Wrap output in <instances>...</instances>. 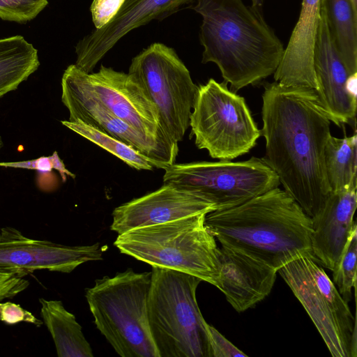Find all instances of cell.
Here are the masks:
<instances>
[{
    "label": "cell",
    "mask_w": 357,
    "mask_h": 357,
    "mask_svg": "<svg viewBox=\"0 0 357 357\" xmlns=\"http://www.w3.org/2000/svg\"><path fill=\"white\" fill-rule=\"evenodd\" d=\"M264 86L263 158L284 190L312 218L331 192L324 162L331 121L314 89L277 82Z\"/></svg>",
    "instance_id": "6da1fadb"
},
{
    "label": "cell",
    "mask_w": 357,
    "mask_h": 357,
    "mask_svg": "<svg viewBox=\"0 0 357 357\" xmlns=\"http://www.w3.org/2000/svg\"><path fill=\"white\" fill-rule=\"evenodd\" d=\"M192 8L202 17V62L215 63L230 91L236 93L275 73L284 48L259 7L242 0H197Z\"/></svg>",
    "instance_id": "7a4b0ae2"
},
{
    "label": "cell",
    "mask_w": 357,
    "mask_h": 357,
    "mask_svg": "<svg viewBox=\"0 0 357 357\" xmlns=\"http://www.w3.org/2000/svg\"><path fill=\"white\" fill-rule=\"evenodd\" d=\"M205 224L220 245L251 254L277 271L300 256L313 258L311 218L279 187L210 212Z\"/></svg>",
    "instance_id": "3957f363"
},
{
    "label": "cell",
    "mask_w": 357,
    "mask_h": 357,
    "mask_svg": "<svg viewBox=\"0 0 357 357\" xmlns=\"http://www.w3.org/2000/svg\"><path fill=\"white\" fill-rule=\"evenodd\" d=\"M206 215L135 228L119 234L114 245L152 267L188 273L218 288V246L205 224Z\"/></svg>",
    "instance_id": "277c9868"
},
{
    "label": "cell",
    "mask_w": 357,
    "mask_h": 357,
    "mask_svg": "<svg viewBox=\"0 0 357 357\" xmlns=\"http://www.w3.org/2000/svg\"><path fill=\"white\" fill-rule=\"evenodd\" d=\"M151 282V272L128 268L86 289L97 328L122 357H160L149 322Z\"/></svg>",
    "instance_id": "5b68a950"
},
{
    "label": "cell",
    "mask_w": 357,
    "mask_h": 357,
    "mask_svg": "<svg viewBox=\"0 0 357 357\" xmlns=\"http://www.w3.org/2000/svg\"><path fill=\"white\" fill-rule=\"evenodd\" d=\"M201 282L188 273L152 267L148 316L160 357H211L207 322L196 298Z\"/></svg>",
    "instance_id": "8992f818"
},
{
    "label": "cell",
    "mask_w": 357,
    "mask_h": 357,
    "mask_svg": "<svg viewBox=\"0 0 357 357\" xmlns=\"http://www.w3.org/2000/svg\"><path fill=\"white\" fill-rule=\"evenodd\" d=\"M211 78L198 86L190 115L195 145L220 160L248 153L261 136L244 98Z\"/></svg>",
    "instance_id": "52a82bcc"
},
{
    "label": "cell",
    "mask_w": 357,
    "mask_h": 357,
    "mask_svg": "<svg viewBox=\"0 0 357 357\" xmlns=\"http://www.w3.org/2000/svg\"><path fill=\"white\" fill-rule=\"evenodd\" d=\"M278 273L301 303L333 357L356 356V319L325 271L302 255Z\"/></svg>",
    "instance_id": "ba28073f"
},
{
    "label": "cell",
    "mask_w": 357,
    "mask_h": 357,
    "mask_svg": "<svg viewBox=\"0 0 357 357\" xmlns=\"http://www.w3.org/2000/svg\"><path fill=\"white\" fill-rule=\"evenodd\" d=\"M128 73L155 105L166 135L176 143L182 141L198 86L174 50L151 44L132 59Z\"/></svg>",
    "instance_id": "9c48e42d"
},
{
    "label": "cell",
    "mask_w": 357,
    "mask_h": 357,
    "mask_svg": "<svg viewBox=\"0 0 357 357\" xmlns=\"http://www.w3.org/2000/svg\"><path fill=\"white\" fill-rule=\"evenodd\" d=\"M164 183L194 191L213 203L215 210L237 206L280 185L264 158L244 161L173 164L165 169Z\"/></svg>",
    "instance_id": "30bf717a"
},
{
    "label": "cell",
    "mask_w": 357,
    "mask_h": 357,
    "mask_svg": "<svg viewBox=\"0 0 357 357\" xmlns=\"http://www.w3.org/2000/svg\"><path fill=\"white\" fill-rule=\"evenodd\" d=\"M61 88L98 103L146 137L178 149L162 130L155 105L128 73L102 65L97 73H86L72 64L63 73Z\"/></svg>",
    "instance_id": "8fae6325"
},
{
    "label": "cell",
    "mask_w": 357,
    "mask_h": 357,
    "mask_svg": "<svg viewBox=\"0 0 357 357\" xmlns=\"http://www.w3.org/2000/svg\"><path fill=\"white\" fill-rule=\"evenodd\" d=\"M104 247L66 245L24 236L11 227L0 229V271L26 275L36 271L70 273L79 265L102 259Z\"/></svg>",
    "instance_id": "7c38bea8"
},
{
    "label": "cell",
    "mask_w": 357,
    "mask_h": 357,
    "mask_svg": "<svg viewBox=\"0 0 357 357\" xmlns=\"http://www.w3.org/2000/svg\"><path fill=\"white\" fill-rule=\"evenodd\" d=\"M317 81L315 90L331 121L340 127H356L357 73H351L333 40L328 23L326 0H321L320 20L314 53Z\"/></svg>",
    "instance_id": "4fadbf2b"
},
{
    "label": "cell",
    "mask_w": 357,
    "mask_h": 357,
    "mask_svg": "<svg viewBox=\"0 0 357 357\" xmlns=\"http://www.w3.org/2000/svg\"><path fill=\"white\" fill-rule=\"evenodd\" d=\"M201 195L171 183L124 203L112 212L110 229L118 234L215 211Z\"/></svg>",
    "instance_id": "5bb4252c"
},
{
    "label": "cell",
    "mask_w": 357,
    "mask_h": 357,
    "mask_svg": "<svg viewBox=\"0 0 357 357\" xmlns=\"http://www.w3.org/2000/svg\"><path fill=\"white\" fill-rule=\"evenodd\" d=\"M192 1L126 0L111 21L79 40L75 46V66L86 73H91L97 63L128 32L153 20H162Z\"/></svg>",
    "instance_id": "9a60e30c"
},
{
    "label": "cell",
    "mask_w": 357,
    "mask_h": 357,
    "mask_svg": "<svg viewBox=\"0 0 357 357\" xmlns=\"http://www.w3.org/2000/svg\"><path fill=\"white\" fill-rule=\"evenodd\" d=\"M218 247L219 289L238 312L252 307L271 293L278 271L239 249Z\"/></svg>",
    "instance_id": "2e32d148"
},
{
    "label": "cell",
    "mask_w": 357,
    "mask_h": 357,
    "mask_svg": "<svg viewBox=\"0 0 357 357\" xmlns=\"http://www.w3.org/2000/svg\"><path fill=\"white\" fill-rule=\"evenodd\" d=\"M61 100L69 111V121H81L124 142L163 169L175 163L178 149L146 137L93 100L66 89H62Z\"/></svg>",
    "instance_id": "e0dca14e"
},
{
    "label": "cell",
    "mask_w": 357,
    "mask_h": 357,
    "mask_svg": "<svg viewBox=\"0 0 357 357\" xmlns=\"http://www.w3.org/2000/svg\"><path fill=\"white\" fill-rule=\"evenodd\" d=\"M357 187L330 193L321 209L312 217V252L314 259L332 271L356 222Z\"/></svg>",
    "instance_id": "ac0fdd59"
},
{
    "label": "cell",
    "mask_w": 357,
    "mask_h": 357,
    "mask_svg": "<svg viewBox=\"0 0 357 357\" xmlns=\"http://www.w3.org/2000/svg\"><path fill=\"white\" fill-rule=\"evenodd\" d=\"M321 0H303L297 23L281 61L275 82L286 86L317 89L314 53L318 35Z\"/></svg>",
    "instance_id": "d6986e66"
},
{
    "label": "cell",
    "mask_w": 357,
    "mask_h": 357,
    "mask_svg": "<svg viewBox=\"0 0 357 357\" xmlns=\"http://www.w3.org/2000/svg\"><path fill=\"white\" fill-rule=\"evenodd\" d=\"M40 315L53 339L59 357H93L82 326L61 301L40 298Z\"/></svg>",
    "instance_id": "ffe728a7"
},
{
    "label": "cell",
    "mask_w": 357,
    "mask_h": 357,
    "mask_svg": "<svg viewBox=\"0 0 357 357\" xmlns=\"http://www.w3.org/2000/svg\"><path fill=\"white\" fill-rule=\"evenodd\" d=\"M39 66L37 50L23 36L0 39V98L15 90Z\"/></svg>",
    "instance_id": "44dd1931"
},
{
    "label": "cell",
    "mask_w": 357,
    "mask_h": 357,
    "mask_svg": "<svg viewBox=\"0 0 357 357\" xmlns=\"http://www.w3.org/2000/svg\"><path fill=\"white\" fill-rule=\"evenodd\" d=\"M328 185L333 191L357 187V137L338 138L331 135L324 149Z\"/></svg>",
    "instance_id": "7402d4cb"
},
{
    "label": "cell",
    "mask_w": 357,
    "mask_h": 357,
    "mask_svg": "<svg viewBox=\"0 0 357 357\" xmlns=\"http://www.w3.org/2000/svg\"><path fill=\"white\" fill-rule=\"evenodd\" d=\"M328 23L334 43L342 59L357 73V17L349 0H326Z\"/></svg>",
    "instance_id": "603a6c76"
},
{
    "label": "cell",
    "mask_w": 357,
    "mask_h": 357,
    "mask_svg": "<svg viewBox=\"0 0 357 357\" xmlns=\"http://www.w3.org/2000/svg\"><path fill=\"white\" fill-rule=\"evenodd\" d=\"M61 123L115 155L132 168L137 170H152L153 168L163 169L162 165L129 145L81 121H62Z\"/></svg>",
    "instance_id": "cb8c5ba5"
},
{
    "label": "cell",
    "mask_w": 357,
    "mask_h": 357,
    "mask_svg": "<svg viewBox=\"0 0 357 357\" xmlns=\"http://www.w3.org/2000/svg\"><path fill=\"white\" fill-rule=\"evenodd\" d=\"M357 227L351 230L333 271V282L349 302L356 284Z\"/></svg>",
    "instance_id": "d4e9b609"
},
{
    "label": "cell",
    "mask_w": 357,
    "mask_h": 357,
    "mask_svg": "<svg viewBox=\"0 0 357 357\" xmlns=\"http://www.w3.org/2000/svg\"><path fill=\"white\" fill-rule=\"evenodd\" d=\"M47 0H0V17L25 22L36 17L47 6Z\"/></svg>",
    "instance_id": "484cf974"
},
{
    "label": "cell",
    "mask_w": 357,
    "mask_h": 357,
    "mask_svg": "<svg viewBox=\"0 0 357 357\" xmlns=\"http://www.w3.org/2000/svg\"><path fill=\"white\" fill-rule=\"evenodd\" d=\"M0 167L36 169L42 172H51L52 169H56L61 174L63 181H66L67 176L73 178L75 177L74 174L66 168L56 151H54L50 156H42L35 160L0 162Z\"/></svg>",
    "instance_id": "4316f807"
},
{
    "label": "cell",
    "mask_w": 357,
    "mask_h": 357,
    "mask_svg": "<svg viewBox=\"0 0 357 357\" xmlns=\"http://www.w3.org/2000/svg\"><path fill=\"white\" fill-rule=\"evenodd\" d=\"M206 328L211 357L248 356L246 354L234 346L215 328L206 323Z\"/></svg>",
    "instance_id": "83f0119b"
},
{
    "label": "cell",
    "mask_w": 357,
    "mask_h": 357,
    "mask_svg": "<svg viewBox=\"0 0 357 357\" xmlns=\"http://www.w3.org/2000/svg\"><path fill=\"white\" fill-rule=\"evenodd\" d=\"M0 321L9 325L26 322L38 327L43 324V321L20 305L8 301L0 302Z\"/></svg>",
    "instance_id": "f1b7e54d"
},
{
    "label": "cell",
    "mask_w": 357,
    "mask_h": 357,
    "mask_svg": "<svg viewBox=\"0 0 357 357\" xmlns=\"http://www.w3.org/2000/svg\"><path fill=\"white\" fill-rule=\"evenodd\" d=\"M125 1L93 0L90 10L96 29H100L111 21Z\"/></svg>",
    "instance_id": "f546056e"
},
{
    "label": "cell",
    "mask_w": 357,
    "mask_h": 357,
    "mask_svg": "<svg viewBox=\"0 0 357 357\" xmlns=\"http://www.w3.org/2000/svg\"><path fill=\"white\" fill-rule=\"evenodd\" d=\"M20 274L0 271V302L11 298L25 290L29 282Z\"/></svg>",
    "instance_id": "4dcf8cb0"
},
{
    "label": "cell",
    "mask_w": 357,
    "mask_h": 357,
    "mask_svg": "<svg viewBox=\"0 0 357 357\" xmlns=\"http://www.w3.org/2000/svg\"><path fill=\"white\" fill-rule=\"evenodd\" d=\"M354 15L357 17V0H349Z\"/></svg>",
    "instance_id": "1f68e13d"
},
{
    "label": "cell",
    "mask_w": 357,
    "mask_h": 357,
    "mask_svg": "<svg viewBox=\"0 0 357 357\" xmlns=\"http://www.w3.org/2000/svg\"><path fill=\"white\" fill-rule=\"evenodd\" d=\"M251 1H252V6H256V7L261 6L264 3V0H251Z\"/></svg>",
    "instance_id": "d6a6232c"
},
{
    "label": "cell",
    "mask_w": 357,
    "mask_h": 357,
    "mask_svg": "<svg viewBox=\"0 0 357 357\" xmlns=\"http://www.w3.org/2000/svg\"><path fill=\"white\" fill-rule=\"evenodd\" d=\"M2 146H3V141H2L1 137L0 136V149L2 148Z\"/></svg>",
    "instance_id": "836d02e7"
}]
</instances>
